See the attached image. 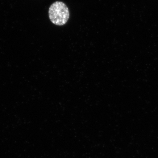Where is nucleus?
I'll list each match as a JSON object with an SVG mask.
<instances>
[{
  "instance_id": "obj_1",
  "label": "nucleus",
  "mask_w": 158,
  "mask_h": 158,
  "mask_svg": "<svg viewBox=\"0 0 158 158\" xmlns=\"http://www.w3.org/2000/svg\"><path fill=\"white\" fill-rule=\"evenodd\" d=\"M48 13L51 21L57 26L64 25L69 18L68 7L65 3L61 2L53 3L49 9Z\"/></svg>"
}]
</instances>
